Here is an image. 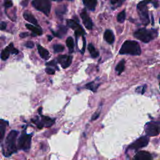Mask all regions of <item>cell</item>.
I'll list each match as a JSON object with an SVG mask.
<instances>
[{
  "mask_svg": "<svg viewBox=\"0 0 160 160\" xmlns=\"http://www.w3.org/2000/svg\"><path fill=\"white\" fill-rule=\"evenodd\" d=\"M67 25L75 30V36L76 39L79 37L80 36L84 35L85 34V30L83 29V28L80 26L76 22H75L73 19H68L67 20Z\"/></svg>",
  "mask_w": 160,
  "mask_h": 160,
  "instance_id": "ba28073f",
  "label": "cell"
},
{
  "mask_svg": "<svg viewBox=\"0 0 160 160\" xmlns=\"http://www.w3.org/2000/svg\"><path fill=\"white\" fill-rule=\"evenodd\" d=\"M8 125V122L5 119H0V144L3 140L6 129Z\"/></svg>",
  "mask_w": 160,
  "mask_h": 160,
  "instance_id": "5bb4252c",
  "label": "cell"
},
{
  "mask_svg": "<svg viewBox=\"0 0 160 160\" xmlns=\"http://www.w3.org/2000/svg\"><path fill=\"white\" fill-rule=\"evenodd\" d=\"M41 116H42V120H40V121H41L43 127L44 126L49 127L53 125V124L55 123V119H53L48 116H44L42 115Z\"/></svg>",
  "mask_w": 160,
  "mask_h": 160,
  "instance_id": "ac0fdd59",
  "label": "cell"
},
{
  "mask_svg": "<svg viewBox=\"0 0 160 160\" xmlns=\"http://www.w3.org/2000/svg\"><path fill=\"white\" fill-rule=\"evenodd\" d=\"M19 36H20V37H21V38H26V36H28V33H23L20 34Z\"/></svg>",
  "mask_w": 160,
  "mask_h": 160,
  "instance_id": "74e56055",
  "label": "cell"
},
{
  "mask_svg": "<svg viewBox=\"0 0 160 160\" xmlns=\"http://www.w3.org/2000/svg\"><path fill=\"white\" fill-rule=\"evenodd\" d=\"M81 18L82 19V21L83 23L85 25V26L88 29H92L93 28V22L92 21L91 18H89V16H88V15L86 13V12L85 11L83 12L81 15Z\"/></svg>",
  "mask_w": 160,
  "mask_h": 160,
  "instance_id": "7c38bea8",
  "label": "cell"
},
{
  "mask_svg": "<svg viewBox=\"0 0 160 160\" xmlns=\"http://www.w3.org/2000/svg\"><path fill=\"white\" fill-rule=\"evenodd\" d=\"M19 53V51L16 49L14 46L13 43H10L8 46H7L3 51L2 52L1 55V58L3 61H6V60L9 57L10 54H15L17 55Z\"/></svg>",
  "mask_w": 160,
  "mask_h": 160,
  "instance_id": "30bf717a",
  "label": "cell"
},
{
  "mask_svg": "<svg viewBox=\"0 0 160 160\" xmlns=\"http://www.w3.org/2000/svg\"><path fill=\"white\" fill-rule=\"evenodd\" d=\"M26 27L29 29V30H31V31L35 33L36 35H42L43 32H42V30L40 29L39 28H38L33 25H29V24H27L26 25Z\"/></svg>",
  "mask_w": 160,
  "mask_h": 160,
  "instance_id": "ffe728a7",
  "label": "cell"
},
{
  "mask_svg": "<svg viewBox=\"0 0 160 160\" xmlns=\"http://www.w3.org/2000/svg\"><path fill=\"white\" fill-rule=\"evenodd\" d=\"M42 108H39L38 112H39V115H42Z\"/></svg>",
  "mask_w": 160,
  "mask_h": 160,
  "instance_id": "f35d334b",
  "label": "cell"
},
{
  "mask_svg": "<svg viewBox=\"0 0 160 160\" xmlns=\"http://www.w3.org/2000/svg\"><path fill=\"white\" fill-rule=\"evenodd\" d=\"M83 48L82 49V55H84L85 52V49H86V39L83 36Z\"/></svg>",
  "mask_w": 160,
  "mask_h": 160,
  "instance_id": "1f68e13d",
  "label": "cell"
},
{
  "mask_svg": "<svg viewBox=\"0 0 160 160\" xmlns=\"http://www.w3.org/2000/svg\"><path fill=\"white\" fill-rule=\"evenodd\" d=\"M24 18L26 20L27 22L32 23L34 25H38V22L36 18L31 14L29 12H25L23 14Z\"/></svg>",
  "mask_w": 160,
  "mask_h": 160,
  "instance_id": "d6986e66",
  "label": "cell"
},
{
  "mask_svg": "<svg viewBox=\"0 0 160 160\" xmlns=\"http://www.w3.org/2000/svg\"><path fill=\"white\" fill-rule=\"evenodd\" d=\"M13 6V3L11 0H5V6L6 8H10Z\"/></svg>",
  "mask_w": 160,
  "mask_h": 160,
  "instance_id": "4dcf8cb0",
  "label": "cell"
},
{
  "mask_svg": "<svg viewBox=\"0 0 160 160\" xmlns=\"http://www.w3.org/2000/svg\"><path fill=\"white\" fill-rule=\"evenodd\" d=\"M149 143V138L147 136H142L138 138L137 140L133 143L132 145H130L128 147V149H135L137 150L140 148H144L148 145Z\"/></svg>",
  "mask_w": 160,
  "mask_h": 160,
  "instance_id": "9c48e42d",
  "label": "cell"
},
{
  "mask_svg": "<svg viewBox=\"0 0 160 160\" xmlns=\"http://www.w3.org/2000/svg\"><path fill=\"white\" fill-rule=\"evenodd\" d=\"M125 18H126L125 11H122V12H120L117 16V20L120 23H123L125 22Z\"/></svg>",
  "mask_w": 160,
  "mask_h": 160,
  "instance_id": "4316f807",
  "label": "cell"
},
{
  "mask_svg": "<svg viewBox=\"0 0 160 160\" xmlns=\"http://www.w3.org/2000/svg\"><path fill=\"white\" fill-rule=\"evenodd\" d=\"M88 48L89 50V52L90 54H91V56L92 58H96L99 56V52L96 51V49H95V48L92 43L89 44Z\"/></svg>",
  "mask_w": 160,
  "mask_h": 160,
  "instance_id": "cb8c5ba5",
  "label": "cell"
},
{
  "mask_svg": "<svg viewBox=\"0 0 160 160\" xmlns=\"http://www.w3.org/2000/svg\"><path fill=\"white\" fill-rule=\"evenodd\" d=\"M69 1H72V0H69Z\"/></svg>",
  "mask_w": 160,
  "mask_h": 160,
  "instance_id": "ee69618b",
  "label": "cell"
},
{
  "mask_svg": "<svg viewBox=\"0 0 160 160\" xmlns=\"http://www.w3.org/2000/svg\"><path fill=\"white\" fill-rule=\"evenodd\" d=\"M99 116V113H96L94 114V115H93L92 118V120H96Z\"/></svg>",
  "mask_w": 160,
  "mask_h": 160,
  "instance_id": "8d00e7d4",
  "label": "cell"
},
{
  "mask_svg": "<svg viewBox=\"0 0 160 160\" xmlns=\"http://www.w3.org/2000/svg\"><path fill=\"white\" fill-rule=\"evenodd\" d=\"M84 5L90 11H94L97 5V0H83Z\"/></svg>",
  "mask_w": 160,
  "mask_h": 160,
  "instance_id": "e0dca14e",
  "label": "cell"
},
{
  "mask_svg": "<svg viewBox=\"0 0 160 160\" xmlns=\"http://www.w3.org/2000/svg\"><path fill=\"white\" fill-rule=\"evenodd\" d=\"M159 87H160V82H159Z\"/></svg>",
  "mask_w": 160,
  "mask_h": 160,
  "instance_id": "b9f144b4",
  "label": "cell"
},
{
  "mask_svg": "<svg viewBox=\"0 0 160 160\" xmlns=\"http://www.w3.org/2000/svg\"><path fill=\"white\" fill-rule=\"evenodd\" d=\"M125 61L124 59H122L121 62H119V63L116 65L115 70L118 72V74L119 75H121L125 69Z\"/></svg>",
  "mask_w": 160,
  "mask_h": 160,
  "instance_id": "603a6c76",
  "label": "cell"
},
{
  "mask_svg": "<svg viewBox=\"0 0 160 160\" xmlns=\"http://www.w3.org/2000/svg\"><path fill=\"white\" fill-rule=\"evenodd\" d=\"M146 86L144 85L143 86H139L136 89V92L138 93H141V94H143L145 92V89H146Z\"/></svg>",
  "mask_w": 160,
  "mask_h": 160,
  "instance_id": "f1b7e54d",
  "label": "cell"
},
{
  "mask_svg": "<svg viewBox=\"0 0 160 160\" xmlns=\"http://www.w3.org/2000/svg\"><path fill=\"white\" fill-rule=\"evenodd\" d=\"M38 48V53L43 59H45V60H48L49 59V57H50V54L49 53V52L48 51L47 49H46L45 48L42 47V46H40L39 45H38L37 46Z\"/></svg>",
  "mask_w": 160,
  "mask_h": 160,
  "instance_id": "2e32d148",
  "label": "cell"
},
{
  "mask_svg": "<svg viewBox=\"0 0 160 160\" xmlns=\"http://www.w3.org/2000/svg\"><path fill=\"white\" fill-rule=\"evenodd\" d=\"M159 23H160V19H159Z\"/></svg>",
  "mask_w": 160,
  "mask_h": 160,
  "instance_id": "7bdbcfd3",
  "label": "cell"
},
{
  "mask_svg": "<svg viewBox=\"0 0 160 160\" xmlns=\"http://www.w3.org/2000/svg\"><path fill=\"white\" fill-rule=\"evenodd\" d=\"M135 160H152L153 157L152 155L146 152H139L134 157Z\"/></svg>",
  "mask_w": 160,
  "mask_h": 160,
  "instance_id": "4fadbf2b",
  "label": "cell"
},
{
  "mask_svg": "<svg viewBox=\"0 0 160 160\" xmlns=\"http://www.w3.org/2000/svg\"><path fill=\"white\" fill-rule=\"evenodd\" d=\"M66 11V6L65 5L63 6L62 5V6L57 7L56 9V13L59 16H62L65 13Z\"/></svg>",
  "mask_w": 160,
  "mask_h": 160,
  "instance_id": "d4e9b609",
  "label": "cell"
},
{
  "mask_svg": "<svg viewBox=\"0 0 160 160\" xmlns=\"http://www.w3.org/2000/svg\"><path fill=\"white\" fill-rule=\"evenodd\" d=\"M147 4V2L144 1L140 2L137 6V10L140 20L145 26H147L150 22Z\"/></svg>",
  "mask_w": 160,
  "mask_h": 160,
  "instance_id": "277c9868",
  "label": "cell"
},
{
  "mask_svg": "<svg viewBox=\"0 0 160 160\" xmlns=\"http://www.w3.org/2000/svg\"><path fill=\"white\" fill-rule=\"evenodd\" d=\"M25 46L28 48H33L34 47V43L32 42H28L25 43Z\"/></svg>",
  "mask_w": 160,
  "mask_h": 160,
  "instance_id": "d6a6232c",
  "label": "cell"
},
{
  "mask_svg": "<svg viewBox=\"0 0 160 160\" xmlns=\"http://www.w3.org/2000/svg\"><path fill=\"white\" fill-rule=\"evenodd\" d=\"M32 135L30 134L28 135L26 133V130L25 129L22 132V135L18 139V146L20 149H22L25 152H28L31 147L32 143Z\"/></svg>",
  "mask_w": 160,
  "mask_h": 160,
  "instance_id": "5b68a950",
  "label": "cell"
},
{
  "mask_svg": "<svg viewBox=\"0 0 160 160\" xmlns=\"http://www.w3.org/2000/svg\"><path fill=\"white\" fill-rule=\"evenodd\" d=\"M98 86H99V85H96L94 82H91L89 83H88L85 86L86 88L90 89L91 91L93 92H95L96 91V89H98Z\"/></svg>",
  "mask_w": 160,
  "mask_h": 160,
  "instance_id": "484cf974",
  "label": "cell"
},
{
  "mask_svg": "<svg viewBox=\"0 0 160 160\" xmlns=\"http://www.w3.org/2000/svg\"><path fill=\"white\" fill-rule=\"evenodd\" d=\"M66 43L69 49V53H72L74 52V47H75L74 41H73V39L72 38V37H68L66 39Z\"/></svg>",
  "mask_w": 160,
  "mask_h": 160,
  "instance_id": "7402d4cb",
  "label": "cell"
},
{
  "mask_svg": "<svg viewBox=\"0 0 160 160\" xmlns=\"http://www.w3.org/2000/svg\"><path fill=\"white\" fill-rule=\"evenodd\" d=\"M53 34L55 36H58L59 38H62L63 36L66 34L67 33V28L65 26H59V29L57 33H55L53 31H52Z\"/></svg>",
  "mask_w": 160,
  "mask_h": 160,
  "instance_id": "44dd1931",
  "label": "cell"
},
{
  "mask_svg": "<svg viewBox=\"0 0 160 160\" xmlns=\"http://www.w3.org/2000/svg\"><path fill=\"white\" fill-rule=\"evenodd\" d=\"M73 57L68 55H61L58 58V62L62 65V67L64 69L67 68L71 65L72 63Z\"/></svg>",
  "mask_w": 160,
  "mask_h": 160,
  "instance_id": "8fae6325",
  "label": "cell"
},
{
  "mask_svg": "<svg viewBox=\"0 0 160 160\" xmlns=\"http://www.w3.org/2000/svg\"><path fill=\"white\" fill-rule=\"evenodd\" d=\"M18 135V132L16 130H12L6 137L3 151V155L5 156H10L12 154L16 153L17 146L16 142Z\"/></svg>",
  "mask_w": 160,
  "mask_h": 160,
  "instance_id": "6da1fadb",
  "label": "cell"
},
{
  "mask_svg": "<svg viewBox=\"0 0 160 160\" xmlns=\"http://www.w3.org/2000/svg\"><path fill=\"white\" fill-rule=\"evenodd\" d=\"M146 134L149 136H158L160 133V123L155 122H150L145 126Z\"/></svg>",
  "mask_w": 160,
  "mask_h": 160,
  "instance_id": "52a82bcc",
  "label": "cell"
},
{
  "mask_svg": "<svg viewBox=\"0 0 160 160\" xmlns=\"http://www.w3.org/2000/svg\"><path fill=\"white\" fill-rule=\"evenodd\" d=\"M123 1V0H111V3L113 5H115V4L119 3L120 2H122Z\"/></svg>",
  "mask_w": 160,
  "mask_h": 160,
  "instance_id": "d590c367",
  "label": "cell"
},
{
  "mask_svg": "<svg viewBox=\"0 0 160 160\" xmlns=\"http://www.w3.org/2000/svg\"><path fill=\"white\" fill-rule=\"evenodd\" d=\"M32 5L36 9L43 13L46 16H49L52 7L49 0H33Z\"/></svg>",
  "mask_w": 160,
  "mask_h": 160,
  "instance_id": "8992f818",
  "label": "cell"
},
{
  "mask_svg": "<svg viewBox=\"0 0 160 160\" xmlns=\"http://www.w3.org/2000/svg\"><path fill=\"white\" fill-rule=\"evenodd\" d=\"M104 38L109 44H113L115 42V36L112 30L107 29L105 32Z\"/></svg>",
  "mask_w": 160,
  "mask_h": 160,
  "instance_id": "9a60e30c",
  "label": "cell"
},
{
  "mask_svg": "<svg viewBox=\"0 0 160 160\" xmlns=\"http://www.w3.org/2000/svg\"><path fill=\"white\" fill-rule=\"evenodd\" d=\"M142 53L141 47L135 41H126L120 49L119 54L139 56Z\"/></svg>",
  "mask_w": 160,
  "mask_h": 160,
  "instance_id": "3957f363",
  "label": "cell"
},
{
  "mask_svg": "<svg viewBox=\"0 0 160 160\" xmlns=\"http://www.w3.org/2000/svg\"><path fill=\"white\" fill-rule=\"evenodd\" d=\"M48 40H49V42L51 41V40L52 39V37H51L50 36H48Z\"/></svg>",
  "mask_w": 160,
  "mask_h": 160,
  "instance_id": "ab89813d",
  "label": "cell"
},
{
  "mask_svg": "<svg viewBox=\"0 0 160 160\" xmlns=\"http://www.w3.org/2000/svg\"><path fill=\"white\" fill-rule=\"evenodd\" d=\"M134 36L142 42L147 43L158 36V32L156 29H147L143 28L135 32Z\"/></svg>",
  "mask_w": 160,
  "mask_h": 160,
  "instance_id": "7a4b0ae2",
  "label": "cell"
},
{
  "mask_svg": "<svg viewBox=\"0 0 160 160\" xmlns=\"http://www.w3.org/2000/svg\"><path fill=\"white\" fill-rule=\"evenodd\" d=\"M6 28V23L5 22H2L0 23V29L5 30Z\"/></svg>",
  "mask_w": 160,
  "mask_h": 160,
  "instance_id": "836d02e7",
  "label": "cell"
},
{
  "mask_svg": "<svg viewBox=\"0 0 160 160\" xmlns=\"http://www.w3.org/2000/svg\"><path fill=\"white\" fill-rule=\"evenodd\" d=\"M53 49L55 53H61L64 51L65 47L62 45L56 44L53 46Z\"/></svg>",
  "mask_w": 160,
  "mask_h": 160,
  "instance_id": "83f0119b",
  "label": "cell"
},
{
  "mask_svg": "<svg viewBox=\"0 0 160 160\" xmlns=\"http://www.w3.org/2000/svg\"><path fill=\"white\" fill-rule=\"evenodd\" d=\"M45 72L48 75H54L55 73V70L51 68H47L45 69Z\"/></svg>",
  "mask_w": 160,
  "mask_h": 160,
  "instance_id": "f546056e",
  "label": "cell"
},
{
  "mask_svg": "<svg viewBox=\"0 0 160 160\" xmlns=\"http://www.w3.org/2000/svg\"><path fill=\"white\" fill-rule=\"evenodd\" d=\"M46 65L47 66H48H48H55L57 69H58V68L56 66V62H55V61H53V62H51L47 63Z\"/></svg>",
  "mask_w": 160,
  "mask_h": 160,
  "instance_id": "e575fe53",
  "label": "cell"
},
{
  "mask_svg": "<svg viewBox=\"0 0 160 160\" xmlns=\"http://www.w3.org/2000/svg\"><path fill=\"white\" fill-rule=\"evenodd\" d=\"M54 1H57V2H62L63 0H54Z\"/></svg>",
  "mask_w": 160,
  "mask_h": 160,
  "instance_id": "60d3db41",
  "label": "cell"
}]
</instances>
